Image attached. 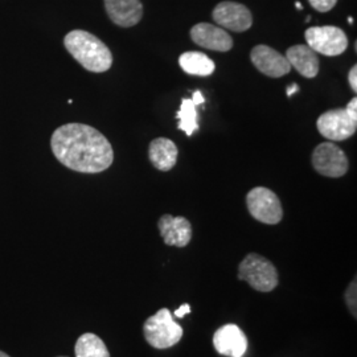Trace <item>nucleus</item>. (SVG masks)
I'll return each mask as SVG.
<instances>
[{"mask_svg":"<svg viewBox=\"0 0 357 357\" xmlns=\"http://www.w3.org/2000/svg\"><path fill=\"white\" fill-rule=\"evenodd\" d=\"M51 149L61 165L82 174H100L114 162L110 142L85 123H66L54 130Z\"/></svg>","mask_w":357,"mask_h":357,"instance_id":"obj_1","label":"nucleus"},{"mask_svg":"<svg viewBox=\"0 0 357 357\" xmlns=\"http://www.w3.org/2000/svg\"><path fill=\"white\" fill-rule=\"evenodd\" d=\"M66 51L78 64L93 73L107 72L113 65V54L102 40L93 33L75 29L64 38Z\"/></svg>","mask_w":357,"mask_h":357,"instance_id":"obj_2","label":"nucleus"},{"mask_svg":"<svg viewBox=\"0 0 357 357\" xmlns=\"http://www.w3.org/2000/svg\"><path fill=\"white\" fill-rule=\"evenodd\" d=\"M146 342L156 349H167L178 344L183 337V327L174 320L168 308L159 310L155 315L146 320L143 326Z\"/></svg>","mask_w":357,"mask_h":357,"instance_id":"obj_3","label":"nucleus"},{"mask_svg":"<svg viewBox=\"0 0 357 357\" xmlns=\"http://www.w3.org/2000/svg\"><path fill=\"white\" fill-rule=\"evenodd\" d=\"M238 280L249 283L259 293H270L278 286L280 277L278 270L268 258L250 253L240 264Z\"/></svg>","mask_w":357,"mask_h":357,"instance_id":"obj_4","label":"nucleus"},{"mask_svg":"<svg viewBox=\"0 0 357 357\" xmlns=\"http://www.w3.org/2000/svg\"><path fill=\"white\" fill-rule=\"evenodd\" d=\"M305 38L312 51L328 57L343 54L349 44L344 31L339 26H310Z\"/></svg>","mask_w":357,"mask_h":357,"instance_id":"obj_5","label":"nucleus"},{"mask_svg":"<svg viewBox=\"0 0 357 357\" xmlns=\"http://www.w3.org/2000/svg\"><path fill=\"white\" fill-rule=\"evenodd\" d=\"M249 213L259 222L275 225L283 218L281 200L266 187H255L246 195Z\"/></svg>","mask_w":357,"mask_h":357,"instance_id":"obj_6","label":"nucleus"},{"mask_svg":"<svg viewBox=\"0 0 357 357\" xmlns=\"http://www.w3.org/2000/svg\"><path fill=\"white\" fill-rule=\"evenodd\" d=\"M311 162L315 171L326 178H342L349 168V160L344 151L331 142H324L317 146L311 156Z\"/></svg>","mask_w":357,"mask_h":357,"instance_id":"obj_7","label":"nucleus"},{"mask_svg":"<svg viewBox=\"0 0 357 357\" xmlns=\"http://www.w3.org/2000/svg\"><path fill=\"white\" fill-rule=\"evenodd\" d=\"M317 128L328 141L342 142L355 135L357 121L345 109H333L320 115Z\"/></svg>","mask_w":357,"mask_h":357,"instance_id":"obj_8","label":"nucleus"},{"mask_svg":"<svg viewBox=\"0 0 357 357\" xmlns=\"http://www.w3.org/2000/svg\"><path fill=\"white\" fill-rule=\"evenodd\" d=\"M213 20L220 26L233 32H245L253 26V15L250 10L241 3L221 1L212 13Z\"/></svg>","mask_w":357,"mask_h":357,"instance_id":"obj_9","label":"nucleus"},{"mask_svg":"<svg viewBox=\"0 0 357 357\" xmlns=\"http://www.w3.org/2000/svg\"><path fill=\"white\" fill-rule=\"evenodd\" d=\"M250 60L255 68L270 78L286 76L291 70V65L281 53L268 45H257L250 52Z\"/></svg>","mask_w":357,"mask_h":357,"instance_id":"obj_10","label":"nucleus"},{"mask_svg":"<svg viewBox=\"0 0 357 357\" xmlns=\"http://www.w3.org/2000/svg\"><path fill=\"white\" fill-rule=\"evenodd\" d=\"M213 345L220 355L243 357L248 351V337L236 324H225L213 335Z\"/></svg>","mask_w":357,"mask_h":357,"instance_id":"obj_11","label":"nucleus"},{"mask_svg":"<svg viewBox=\"0 0 357 357\" xmlns=\"http://www.w3.org/2000/svg\"><path fill=\"white\" fill-rule=\"evenodd\" d=\"M191 38L199 47L209 51L229 52L233 48V38L221 28L209 23H199L191 28Z\"/></svg>","mask_w":357,"mask_h":357,"instance_id":"obj_12","label":"nucleus"},{"mask_svg":"<svg viewBox=\"0 0 357 357\" xmlns=\"http://www.w3.org/2000/svg\"><path fill=\"white\" fill-rule=\"evenodd\" d=\"M158 228L163 241L168 246L185 248L191 243L192 225L185 217L163 215L159 218Z\"/></svg>","mask_w":357,"mask_h":357,"instance_id":"obj_13","label":"nucleus"},{"mask_svg":"<svg viewBox=\"0 0 357 357\" xmlns=\"http://www.w3.org/2000/svg\"><path fill=\"white\" fill-rule=\"evenodd\" d=\"M105 8L110 20L122 28L137 26L143 17L141 0H105Z\"/></svg>","mask_w":357,"mask_h":357,"instance_id":"obj_14","label":"nucleus"},{"mask_svg":"<svg viewBox=\"0 0 357 357\" xmlns=\"http://www.w3.org/2000/svg\"><path fill=\"white\" fill-rule=\"evenodd\" d=\"M286 59L294 69L306 78H315L319 73V57L308 45H293L287 50Z\"/></svg>","mask_w":357,"mask_h":357,"instance_id":"obj_15","label":"nucleus"},{"mask_svg":"<svg viewBox=\"0 0 357 357\" xmlns=\"http://www.w3.org/2000/svg\"><path fill=\"white\" fill-rule=\"evenodd\" d=\"M178 155V147L171 139L156 138L150 143L149 158H150L153 166L159 171L167 172V171L172 169L176 165Z\"/></svg>","mask_w":357,"mask_h":357,"instance_id":"obj_16","label":"nucleus"},{"mask_svg":"<svg viewBox=\"0 0 357 357\" xmlns=\"http://www.w3.org/2000/svg\"><path fill=\"white\" fill-rule=\"evenodd\" d=\"M181 69L192 76L208 77L213 75L216 65L203 52H185L178 57Z\"/></svg>","mask_w":357,"mask_h":357,"instance_id":"obj_17","label":"nucleus"},{"mask_svg":"<svg viewBox=\"0 0 357 357\" xmlns=\"http://www.w3.org/2000/svg\"><path fill=\"white\" fill-rule=\"evenodd\" d=\"M75 354L76 357H110L102 339L94 333H84L78 337Z\"/></svg>","mask_w":357,"mask_h":357,"instance_id":"obj_18","label":"nucleus"},{"mask_svg":"<svg viewBox=\"0 0 357 357\" xmlns=\"http://www.w3.org/2000/svg\"><path fill=\"white\" fill-rule=\"evenodd\" d=\"M178 130H183L188 137H191L195 131L199 130L197 123V112L192 100H183L180 110L178 112Z\"/></svg>","mask_w":357,"mask_h":357,"instance_id":"obj_19","label":"nucleus"},{"mask_svg":"<svg viewBox=\"0 0 357 357\" xmlns=\"http://www.w3.org/2000/svg\"><path fill=\"white\" fill-rule=\"evenodd\" d=\"M356 296H357V284L356 278L354 281L349 283L347 291H345V302H347V306L349 308V312L352 314V317L356 319Z\"/></svg>","mask_w":357,"mask_h":357,"instance_id":"obj_20","label":"nucleus"},{"mask_svg":"<svg viewBox=\"0 0 357 357\" xmlns=\"http://www.w3.org/2000/svg\"><path fill=\"white\" fill-rule=\"evenodd\" d=\"M308 3L318 13H328L336 6L337 0H308Z\"/></svg>","mask_w":357,"mask_h":357,"instance_id":"obj_21","label":"nucleus"},{"mask_svg":"<svg viewBox=\"0 0 357 357\" xmlns=\"http://www.w3.org/2000/svg\"><path fill=\"white\" fill-rule=\"evenodd\" d=\"M348 79H349V85L352 90L356 93L357 91V66L354 65L352 69L349 70V75H348Z\"/></svg>","mask_w":357,"mask_h":357,"instance_id":"obj_22","label":"nucleus"},{"mask_svg":"<svg viewBox=\"0 0 357 357\" xmlns=\"http://www.w3.org/2000/svg\"><path fill=\"white\" fill-rule=\"evenodd\" d=\"M345 110L351 114V116L354 118V119H356L357 121V98H352L349 103L347 105V107H345Z\"/></svg>","mask_w":357,"mask_h":357,"instance_id":"obj_23","label":"nucleus"},{"mask_svg":"<svg viewBox=\"0 0 357 357\" xmlns=\"http://www.w3.org/2000/svg\"><path fill=\"white\" fill-rule=\"evenodd\" d=\"M191 312V307L188 303H185V305H183L181 307H178V310L174 312V315L176 317V318H184L187 314H190Z\"/></svg>","mask_w":357,"mask_h":357,"instance_id":"obj_24","label":"nucleus"},{"mask_svg":"<svg viewBox=\"0 0 357 357\" xmlns=\"http://www.w3.org/2000/svg\"><path fill=\"white\" fill-rule=\"evenodd\" d=\"M192 102H193L195 106H197V105H202V103L205 102L204 96L202 94V91L196 90V91L192 94Z\"/></svg>","mask_w":357,"mask_h":357,"instance_id":"obj_25","label":"nucleus"},{"mask_svg":"<svg viewBox=\"0 0 357 357\" xmlns=\"http://www.w3.org/2000/svg\"><path fill=\"white\" fill-rule=\"evenodd\" d=\"M296 91H299V85H298V84H293V85H290V86L287 88V96L291 97Z\"/></svg>","mask_w":357,"mask_h":357,"instance_id":"obj_26","label":"nucleus"},{"mask_svg":"<svg viewBox=\"0 0 357 357\" xmlns=\"http://www.w3.org/2000/svg\"><path fill=\"white\" fill-rule=\"evenodd\" d=\"M295 6H296V8H298V10H303V6H302L299 1H296V3H295Z\"/></svg>","mask_w":357,"mask_h":357,"instance_id":"obj_27","label":"nucleus"},{"mask_svg":"<svg viewBox=\"0 0 357 357\" xmlns=\"http://www.w3.org/2000/svg\"><path fill=\"white\" fill-rule=\"evenodd\" d=\"M0 357H11L10 355H7L6 352H3V351H0Z\"/></svg>","mask_w":357,"mask_h":357,"instance_id":"obj_28","label":"nucleus"},{"mask_svg":"<svg viewBox=\"0 0 357 357\" xmlns=\"http://www.w3.org/2000/svg\"><path fill=\"white\" fill-rule=\"evenodd\" d=\"M348 23L352 24V23H354V19H352V17H348Z\"/></svg>","mask_w":357,"mask_h":357,"instance_id":"obj_29","label":"nucleus"},{"mask_svg":"<svg viewBox=\"0 0 357 357\" xmlns=\"http://www.w3.org/2000/svg\"><path fill=\"white\" fill-rule=\"evenodd\" d=\"M57 357H68V356H57Z\"/></svg>","mask_w":357,"mask_h":357,"instance_id":"obj_30","label":"nucleus"}]
</instances>
